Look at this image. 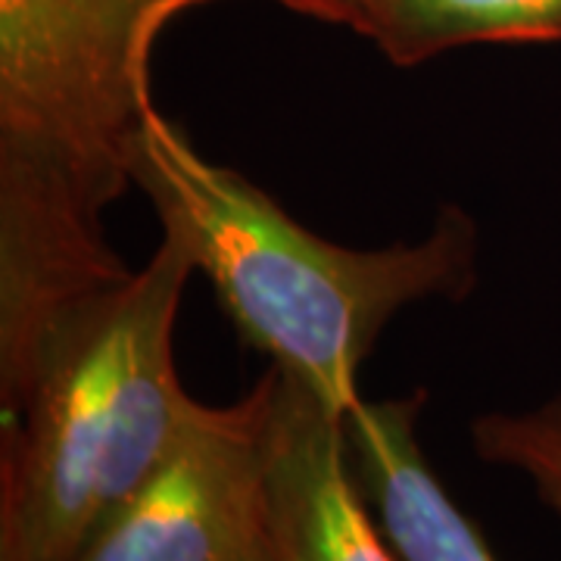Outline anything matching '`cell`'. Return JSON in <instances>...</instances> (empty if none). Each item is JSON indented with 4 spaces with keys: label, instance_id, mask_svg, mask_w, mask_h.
Returning a JSON list of instances; mask_svg holds the SVG:
<instances>
[{
    "label": "cell",
    "instance_id": "cell-2",
    "mask_svg": "<svg viewBox=\"0 0 561 561\" xmlns=\"http://www.w3.org/2000/svg\"><path fill=\"white\" fill-rule=\"evenodd\" d=\"M131 184L209 278L243 341L341 419L362 400L359 368L387 321L427 297L459 300L474 284L478 228L456 206L415 243L337 247L247 175L206 160L157 106L140 128Z\"/></svg>",
    "mask_w": 561,
    "mask_h": 561
},
{
    "label": "cell",
    "instance_id": "cell-4",
    "mask_svg": "<svg viewBox=\"0 0 561 561\" xmlns=\"http://www.w3.org/2000/svg\"><path fill=\"white\" fill-rule=\"evenodd\" d=\"M272 368L231 405L194 402L172 449L72 561H234L262 542Z\"/></svg>",
    "mask_w": 561,
    "mask_h": 561
},
{
    "label": "cell",
    "instance_id": "cell-8",
    "mask_svg": "<svg viewBox=\"0 0 561 561\" xmlns=\"http://www.w3.org/2000/svg\"><path fill=\"white\" fill-rule=\"evenodd\" d=\"M471 443L483 461L524 474L561 522V393L524 412H486L471 424Z\"/></svg>",
    "mask_w": 561,
    "mask_h": 561
},
{
    "label": "cell",
    "instance_id": "cell-7",
    "mask_svg": "<svg viewBox=\"0 0 561 561\" xmlns=\"http://www.w3.org/2000/svg\"><path fill=\"white\" fill-rule=\"evenodd\" d=\"M359 35L419 66L468 44L561 41V0H375Z\"/></svg>",
    "mask_w": 561,
    "mask_h": 561
},
{
    "label": "cell",
    "instance_id": "cell-9",
    "mask_svg": "<svg viewBox=\"0 0 561 561\" xmlns=\"http://www.w3.org/2000/svg\"><path fill=\"white\" fill-rule=\"evenodd\" d=\"M175 3H179V13H184L191 7H203V3H213V0H175ZM272 3H280V7H287L294 13L312 16V20L346 25V28H353L359 35L375 0H272Z\"/></svg>",
    "mask_w": 561,
    "mask_h": 561
},
{
    "label": "cell",
    "instance_id": "cell-3",
    "mask_svg": "<svg viewBox=\"0 0 561 561\" xmlns=\"http://www.w3.org/2000/svg\"><path fill=\"white\" fill-rule=\"evenodd\" d=\"M191 272L162 234L144 268L69 309L0 381V561H72L172 449L197 402L172 356Z\"/></svg>",
    "mask_w": 561,
    "mask_h": 561
},
{
    "label": "cell",
    "instance_id": "cell-10",
    "mask_svg": "<svg viewBox=\"0 0 561 561\" xmlns=\"http://www.w3.org/2000/svg\"><path fill=\"white\" fill-rule=\"evenodd\" d=\"M234 561H272L268 559V549H265V537H262V542H256L253 549H247V552L238 556Z\"/></svg>",
    "mask_w": 561,
    "mask_h": 561
},
{
    "label": "cell",
    "instance_id": "cell-1",
    "mask_svg": "<svg viewBox=\"0 0 561 561\" xmlns=\"http://www.w3.org/2000/svg\"><path fill=\"white\" fill-rule=\"evenodd\" d=\"M172 16L175 0H0V378L128 275L103 209L131 184Z\"/></svg>",
    "mask_w": 561,
    "mask_h": 561
},
{
    "label": "cell",
    "instance_id": "cell-6",
    "mask_svg": "<svg viewBox=\"0 0 561 561\" xmlns=\"http://www.w3.org/2000/svg\"><path fill=\"white\" fill-rule=\"evenodd\" d=\"M421 397L359 400L346 415L353 471L400 561H496L419 443Z\"/></svg>",
    "mask_w": 561,
    "mask_h": 561
},
{
    "label": "cell",
    "instance_id": "cell-5",
    "mask_svg": "<svg viewBox=\"0 0 561 561\" xmlns=\"http://www.w3.org/2000/svg\"><path fill=\"white\" fill-rule=\"evenodd\" d=\"M262 534L272 561H400L356 481L346 419L275 368L262 434Z\"/></svg>",
    "mask_w": 561,
    "mask_h": 561
}]
</instances>
